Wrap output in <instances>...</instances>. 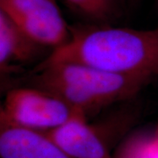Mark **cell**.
Instances as JSON below:
<instances>
[{"instance_id":"cell-1","label":"cell","mask_w":158,"mask_h":158,"mask_svg":"<svg viewBox=\"0 0 158 158\" xmlns=\"http://www.w3.org/2000/svg\"><path fill=\"white\" fill-rule=\"evenodd\" d=\"M64 62L151 81L158 77V27H92L70 31L68 40L51 51L36 69Z\"/></svg>"},{"instance_id":"cell-2","label":"cell","mask_w":158,"mask_h":158,"mask_svg":"<svg viewBox=\"0 0 158 158\" xmlns=\"http://www.w3.org/2000/svg\"><path fill=\"white\" fill-rule=\"evenodd\" d=\"M149 82L69 62L35 69L32 81L34 87L50 92L86 115L128 99Z\"/></svg>"},{"instance_id":"cell-3","label":"cell","mask_w":158,"mask_h":158,"mask_svg":"<svg viewBox=\"0 0 158 158\" xmlns=\"http://www.w3.org/2000/svg\"><path fill=\"white\" fill-rule=\"evenodd\" d=\"M54 94L37 87L11 90L0 111V127L49 132L79 113ZM82 113V112H81Z\"/></svg>"},{"instance_id":"cell-4","label":"cell","mask_w":158,"mask_h":158,"mask_svg":"<svg viewBox=\"0 0 158 158\" xmlns=\"http://www.w3.org/2000/svg\"><path fill=\"white\" fill-rule=\"evenodd\" d=\"M0 11L34 42L52 50L70 36L56 0H0Z\"/></svg>"},{"instance_id":"cell-5","label":"cell","mask_w":158,"mask_h":158,"mask_svg":"<svg viewBox=\"0 0 158 158\" xmlns=\"http://www.w3.org/2000/svg\"><path fill=\"white\" fill-rule=\"evenodd\" d=\"M70 158H112L109 148L84 113H76L67 122L46 133Z\"/></svg>"},{"instance_id":"cell-6","label":"cell","mask_w":158,"mask_h":158,"mask_svg":"<svg viewBox=\"0 0 158 158\" xmlns=\"http://www.w3.org/2000/svg\"><path fill=\"white\" fill-rule=\"evenodd\" d=\"M1 158H70L45 132L0 127Z\"/></svg>"},{"instance_id":"cell-7","label":"cell","mask_w":158,"mask_h":158,"mask_svg":"<svg viewBox=\"0 0 158 158\" xmlns=\"http://www.w3.org/2000/svg\"><path fill=\"white\" fill-rule=\"evenodd\" d=\"M45 48L22 33L14 23L0 11V69L11 72L19 65L34 62Z\"/></svg>"},{"instance_id":"cell-8","label":"cell","mask_w":158,"mask_h":158,"mask_svg":"<svg viewBox=\"0 0 158 158\" xmlns=\"http://www.w3.org/2000/svg\"><path fill=\"white\" fill-rule=\"evenodd\" d=\"M88 16L106 18L113 9V0H64Z\"/></svg>"}]
</instances>
